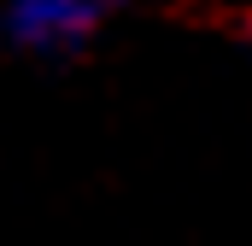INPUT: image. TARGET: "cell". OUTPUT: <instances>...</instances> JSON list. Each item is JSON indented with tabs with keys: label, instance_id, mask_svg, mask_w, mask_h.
I'll list each match as a JSON object with an SVG mask.
<instances>
[{
	"label": "cell",
	"instance_id": "obj_1",
	"mask_svg": "<svg viewBox=\"0 0 252 246\" xmlns=\"http://www.w3.org/2000/svg\"><path fill=\"white\" fill-rule=\"evenodd\" d=\"M100 0H6V35L30 53H59L100 24Z\"/></svg>",
	"mask_w": 252,
	"mask_h": 246
},
{
	"label": "cell",
	"instance_id": "obj_2",
	"mask_svg": "<svg viewBox=\"0 0 252 246\" xmlns=\"http://www.w3.org/2000/svg\"><path fill=\"white\" fill-rule=\"evenodd\" d=\"M100 6H112V0H100Z\"/></svg>",
	"mask_w": 252,
	"mask_h": 246
}]
</instances>
